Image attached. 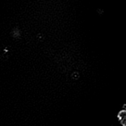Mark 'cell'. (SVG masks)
I'll return each instance as SVG.
<instances>
[{
    "mask_svg": "<svg viewBox=\"0 0 126 126\" xmlns=\"http://www.w3.org/2000/svg\"><path fill=\"white\" fill-rule=\"evenodd\" d=\"M118 118L122 125L126 126V110L121 111L118 114Z\"/></svg>",
    "mask_w": 126,
    "mask_h": 126,
    "instance_id": "1",
    "label": "cell"
}]
</instances>
